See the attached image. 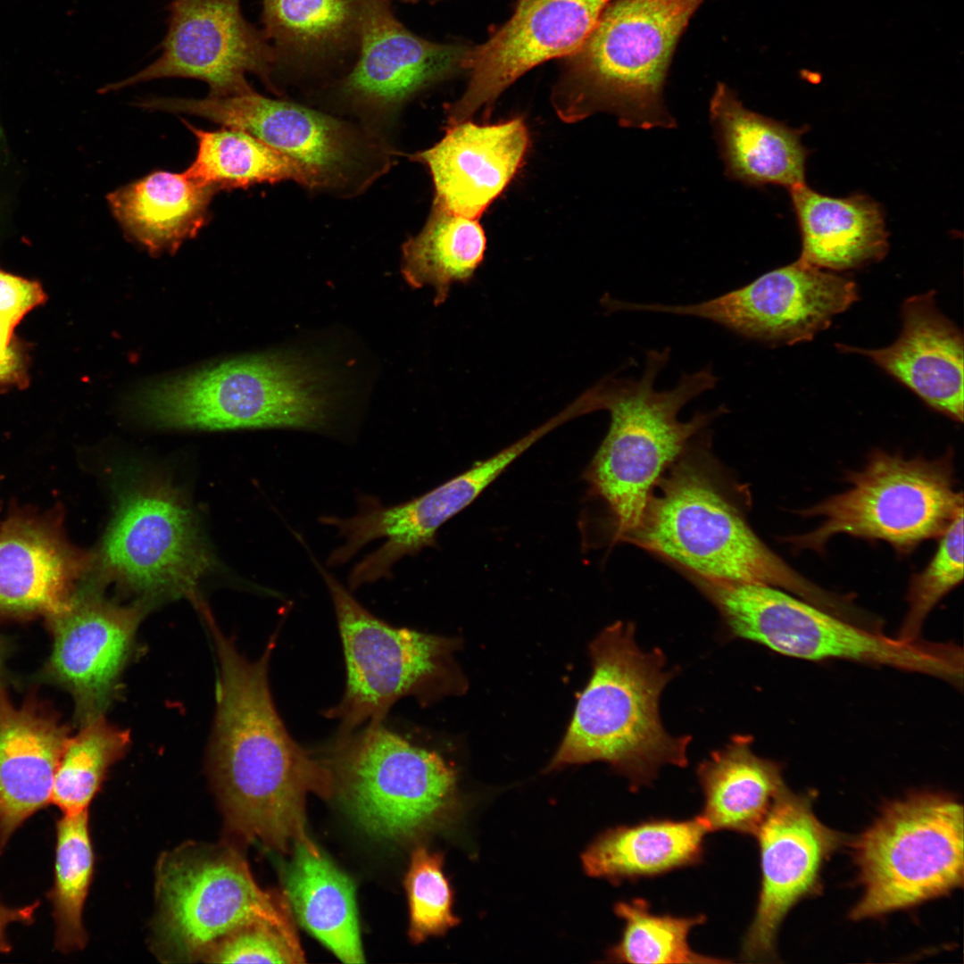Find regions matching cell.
<instances>
[{
    "mask_svg": "<svg viewBox=\"0 0 964 964\" xmlns=\"http://www.w3.org/2000/svg\"><path fill=\"white\" fill-rule=\"evenodd\" d=\"M167 10L168 30L160 56L130 77L107 85L104 92L184 78L205 82L208 96H227L253 89L246 80L249 73L275 89L276 52L262 30L244 17L241 0H171Z\"/></svg>",
    "mask_w": 964,
    "mask_h": 964,
    "instance_id": "cell-17",
    "label": "cell"
},
{
    "mask_svg": "<svg viewBox=\"0 0 964 964\" xmlns=\"http://www.w3.org/2000/svg\"><path fill=\"white\" fill-rule=\"evenodd\" d=\"M556 427L551 419L493 456L410 501L385 506L373 497L363 496L358 512L350 518L321 517L320 522L337 528L344 539L329 554L328 565L345 564L370 542L385 539L353 568L349 588L355 590L391 578L396 562L435 546L437 531L446 521L469 506L517 458Z\"/></svg>",
    "mask_w": 964,
    "mask_h": 964,
    "instance_id": "cell-14",
    "label": "cell"
},
{
    "mask_svg": "<svg viewBox=\"0 0 964 964\" xmlns=\"http://www.w3.org/2000/svg\"><path fill=\"white\" fill-rule=\"evenodd\" d=\"M858 298V287L852 280L798 259L700 303L626 302L624 308L698 317L742 337L780 345L811 340Z\"/></svg>",
    "mask_w": 964,
    "mask_h": 964,
    "instance_id": "cell-16",
    "label": "cell"
},
{
    "mask_svg": "<svg viewBox=\"0 0 964 964\" xmlns=\"http://www.w3.org/2000/svg\"><path fill=\"white\" fill-rule=\"evenodd\" d=\"M119 605L86 593L53 617V675L72 694L82 725L103 716L132 651L145 608Z\"/></svg>",
    "mask_w": 964,
    "mask_h": 964,
    "instance_id": "cell-21",
    "label": "cell"
},
{
    "mask_svg": "<svg viewBox=\"0 0 964 964\" xmlns=\"http://www.w3.org/2000/svg\"><path fill=\"white\" fill-rule=\"evenodd\" d=\"M100 553L104 578L152 602L203 601L197 587L217 564L183 493L163 475L136 471L117 486Z\"/></svg>",
    "mask_w": 964,
    "mask_h": 964,
    "instance_id": "cell-10",
    "label": "cell"
},
{
    "mask_svg": "<svg viewBox=\"0 0 964 964\" xmlns=\"http://www.w3.org/2000/svg\"><path fill=\"white\" fill-rule=\"evenodd\" d=\"M398 1H401V2H403V3H408V4H409V3H411V4H414V3H417V2H419V1H420V0H398Z\"/></svg>",
    "mask_w": 964,
    "mask_h": 964,
    "instance_id": "cell-44",
    "label": "cell"
},
{
    "mask_svg": "<svg viewBox=\"0 0 964 964\" xmlns=\"http://www.w3.org/2000/svg\"><path fill=\"white\" fill-rule=\"evenodd\" d=\"M625 541L684 566L696 578L760 583L785 590L828 612L849 609L799 574L752 530L700 466L681 461L652 494L637 528Z\"/></svg>",
    "mask_w": 964,
    "mask_h": 964,
    "instance_id": "cell-5",
    "label": "cell"
},
{
    "mask_svg": "<svg viewBox=\"0 0 964 964\" xmlns=\"http://www.w3.org/2000/svg\"><path fill=\"white\" fill-rule=\"evenodd\" d=\"M321 381L308 364L281 355L222 362L139 389L131 407L167 428H320L328 421Z\"/></svg>",
    "mask_w": 964,
    "mask_h": 964,
    "instance_id": "cell-6",
    "label": "cell"
},
{
    "mask_svg": "<svg viewBox=\"0 0 964 964\" xmlns=\"http://www.w3.org/2000/svg\"><path fill=\"white\" fill-rule=\"evenodd\" d=\"M357 46L358 59L338 91L358 107L382 112L462 68L469 50L415 35L395 17L390 0H361Z\"/></svg>",
    "mask_w": 964,
    "mask_h": 964,
    "instance_id": "cell-20",
    "label": "cell"
},
{
    "mask_svg": "<svg viewBox=\"0 0 964 964\" xmlns=\"http://www.w3.org/2000/svg\"><path fill=\"white\" fill-rule=\"evenodd\" d=\"M935 293L913 295L902 305V329L885 348L837 345L868 357L919 396L929 407L963 420V337L938 310Z\"/></svg>",
    "mask_w": 964,
    "mask_h": 964,
    "instance_id": "cell-23",
    "label": "cell"
},
{
    "mask_svg": "<svg viewBox=\"0 0 964 964\" xmlns=\"http://www.w3.org/2000/svg\"><path fill=\"white\" fill-rule=\"evenodd\" d=\"M697 580L734 637L794 658L885 665L962 684L963 652L953 644L891 638L765 584Z\"/></svg>",
    "mask_w": 964,
    "mask_h": 964,
    "instance_id": "cell-7",
    "label": "cell"
},
{
    "mask_svg": "<svg viewBox=\"0 0 964 964\" xmlns=\"http://www.w3.org/2000/svg\"><path fill=\"white\" fill-rule=\"evenodd\" d=\"M963 807L948 795L912 794L886 805L854 842L863 887L853 920L943 896L963 884Z\"/></svg>",
    "mask_w": 964,
    "mask_h": 964,
    "instance_id": "cell-11",
    "label": "cell"
},
{
    "mask_svg": "<svg viewBox=\"0 0 964 964\" xmlns=\"http://www.w3.org/2000/svg\"><path fill=\"white\" fill-rule=\"evenodd\" d=\"M208 963H304L296 929L269 923L245 926L216 943L203 959Z\"/></svg>",
    "mask_w": 964,
    "mask_h": 964,
    "instance_id": "cell-40",
    "label": "cell"
},
{
    "mask_svg": "<svg viewBox=\"0 0 964 964\" xmlns=\"http://www.w3.org/2000/svg\"><path fill=\"white\" fill-rule=\"evenodd\" d=\"M802 235L800 260L829 270L863 267L888 250L884 216L864 195L827 196L805 183L790 188Z\"/></svg>",
    "mask_w": 964,
    "mask_h": 964,
    "instance_id": "cell-27",
    "label": "cell"
},
{
    "mask_svg": "<svg viewBox=\"0 0 964 964\" xmlns=\"http://www.w3.org/2000/svg\"><path fill=\"white\" fill-rule=\"evenodd\" d=\"M361 0H262V32L278 69L309 67L357 45Z\"/></svg>",
    "mask_w": 964,
    "mask_h": 964,
    "instance_id": "cell-32",
    "label": "cell"
},
{
    "mask_svg": "<svg viewBox=\"0 0 964 964\" xmlns=\"http://www.w3.org/2000/svg\"><path fill=\"white\" fill-rule=\"evenodd\" d=\"M443 866V855L424 846H417L411 853L403 885L410 914L408 935L413 943L442 935L460 922L453 911V893Z\"/></svg>",
    "mask_w": 964,
    "mask_h": 964,
    "instance_id": "cell-38",
    "label": "cell"
},
{
    "mask_svg": "<svg viewBox=\"0 0 964 964\" xmlns=\"http://www.w3.org/2000/svg\"><path fill=\"white\" fill-rule=\"evenodd\" d=\"M129 732L103 716L83 725L68 739L54 779L50 802L63 814L87 810L108 769L129 749Z\"/></svg>",
    "mask_w": 964,
    "mask_h": 964,
    "instance_id": "cell-36",
    "label": "cell"
},
{
    "mask_svg": "<svg viewBox=\"0 0 964 964\" xmlns=\"http://www.w3.org/2000/svg\"><path fill=\"white\" fill-rule=\"evenodd\" d=\"M635 633L632 623L619 621L592 642V676L549 770L602 761L637 790L665 765L687 766L692 737L670 735L660 715L661 693L677 671L660 649L642 650Z\"/></svg>",
    "mask_w": 964,
    "mask_h": 964,
    "instance_id": "cell-2",
    "label": "cell"
},
{
    "mask_svg": "<svg viewBox=\"0 0 964 964\" xmlns=\"http://www.w3.org/2000/svg\"><path fill=\"white\" fill-rule=\"evenodd\" d=\"M485 232L478 219L434 204L421 231L403 246L402 272L415 288L434 289V303H444L454 283H467L484 259Z\"/></svg>",
    "mask_w": 964,
    "mask_h": 964,
    "instance_id": "cell-33",
    "label": "cell"
},
{
    "mask_svg": "<svg viewBox=\"0 0 964 964\" xmlns=\"http://www.w3.org/2000/svg\"><path fill=\"white\" fill-rule=\"evenodd\" d=\"M705 0H611L582 46L569 56L554 93L567 121L596 112L623 127L670 129L663 89L680 37Z\"/></svg>",
    "mask_w": 964,
    "mask_h": 964,
    "instance_id": "cell-4",
    "label": "cell"
},
{
    "mask_svg": "<svg viewBox=\"0 0 964 964\" xmlns=\"http://www.w3.org/2000/svg\"><path fill=\"white\" fill-rule=\"evenodd\" d=\"M284 875L294 918L345 963H363L355 886L319 848L297 843Z\"/></svg>",
    "mask_w": 964,
    "mask_h": 964,
    "instance_id": "cell-29",
    "label": "cell"
},
{
    "mask_svg": "<svg viewBox=\"0 0 964 964\" xmlns=\"http://www.w3.org/2000/svg\"><path fill=\"white\" fill-rule=\"evenodd\" d=\"M611 0H519L514 13L485 43L468 50L470 79L447 109L449 125L487 106L533 67L573 54Z\"/></svg>",
    "mask_w": 964,
    "mask_h": 964,
    "instance_id": "cell-18",
    "label": "cell"
},
{
    "mask_svg": "<svg viewBox=\"0 0 964 964\" xmlns=\"http://www.w3.org/2000/svg\"><path fill=\"white\" fill-rule=\"evenodd\" d=\"M315 563L334 605L346 669L344 695L324 715L340 721V733L366 721L383 722L397 701L422 694L436 677L448 643L377 618Z\"/></svg>",
    "mask_w": 964,
    "mask_h": 964,
    "instance_id": "cell-13",
    "label": "cell"
},
{
    "mask_svg": "<svg viewBox=\"0 0 964 964\" xmlns=\"http://www.w3.org/2000/svg\"><path fill=\"white\" fill-rule=\"evenodd\" d=\"M39 905V902L23 907H9L0 902V952H8L11 950L7 941L5 930L10 924L24 923L30 924L34 920V913Z\"/></svg>",
    "mask_w": 964,
    "mask_h": 964,
    "instance_id": "cell-43",
    "label": "cell"
},
{
    "mask_svg": "<svg viewBox=\"0 0 964 964\" xmlns=\"http://www.w3.org/2000/svg\"><path fill=\"white\" fill-rule=\"evenodd\" d=\"M710 829L697 815L686 820L650 819L605 830L581 856L586 875L612 884L652 877L699 864Z\"/></svg>",
    "mask_w": 964,
    "mask_h": 964,
    "instance_id": "cell-31",
    "label": "cell"
},
{
    "mask_svg": "<svg viewBox=\"0 0 964 964\" xmlns=\"http://www.w3.org/2000/svg\"><path fill=\"white\" fill-rule=\"evenodd\" d=\"M755 836L761 883L753 919L744 935L745 961H773L776 940L785 917L818 886L824 862L842 836L814 814L805 796L785 790L775 801Z\"/></svg>",
    "mask_w": 964,
    "mask_h": 964,
    "instance_id": "cell-19",
    "label": "cell"
},
{
    "mask_svg": "<svg viewBox=\"0 0 964 964\" xmlns=\"http://www.w3.org/2000/svg\"><path fill=\"white\" fill-rule=\"evenodd\" d=\"M963 578V512L941 536L939 545L927 567L916 574L907 594L909 608L898 638L914 641L926 618L937 602Z\"/></svg>",
    "mask_w": 964,
    "mask_h": 964,
    "instance_id": "cell-39",
    "label": "cell"
},
{
    "mask_svg": "<svg viewBox=\"0 0 964 964\" xmlns=\"http://www.w3.org/2000/svg\"><path fill=\"white\" fill-rule=\"evenodd\" d=\"M218 191L185 172L157 170L107 195L125 233L151 253L176 251L205 225Z\"/></svg>",
    "mask_w": 964,
    "mask_h": 964,
    "instance_id": "cell-30",
    "label": "cell"
},
{
    "mask_svg": "<svg viewBox=\"0 0 964 964\" xmlns=\"http://www.w3.org/2000/svg\"><path fill=\"white\" fill-rule=\"evenodd\" d=\"M149 110L199 116L244 131L301 165L313 189H345L356 179H371L370 157L378 150L358 129L335 117L253 89L202 99L149 98Z\"/></svg>",
    "mask_w": 964,
    "mask_h": 964,
    "instance_id": "cell-15",
    "label": "cell"
},
{
    "mask_svg": "<svg viewBox=\"0 0 964 964\" xmlns=\"http://www.w3.org/2000/svg\"><path fill=\"white\" fill-rule=\"evenodd\" d=\"M751 735H736L696 769L704 796L699 816L710 832L754 835L777 797L787 789L780 766L752 750Z\"/></svg>",
    "mask_w": 964,
    "mask_h": 964,
    "instance_id": "cell-28",
    "label": "cell"
},
{
    "mask_svg": "<svg viewBox=\"0 0 964 964\" xmlns=\"http://www.w3.org/2000/svg\"><path fill=\"white\" fill-rule=\"evenodd\" d=\"M68 729L36 704L15 707L0 688V850L51 801Z\"/></svg>",
    "mask_w": 964,
    "mask_h": 964,
    "instance_id": "cell-24",
    "label": "cell"
},
{
    "mask_svg": "<svg viewBox=\"0 0 964 964\" xmlns=\"http://www.w3.org/2000/svg\"><path fill=\"white\" fill-rule=\"evenodd\" d=\"M322 752L333 794L372 836L412 843L456 810L454 770L436 752L411 744L383 722L338 732Z\"/></svg>",
    "mask_w": 964,
    "mask_h": 964,
    "instance_id": "cell-8",
    "label": "cell"
},
{
    "mask_svg": "<svg viewBox=\"0 0 964 964\" xmlns=\"http://www.w3.org/2000/svg\"><path fill=\"white\" fill-rule=\"evenodd\" d=\"M184 123L197 140L196 156L184 172L199 183L217 191L282 180L313 188L301 165L250 134L228 128L206 131Z\"/></svg>",
    "mask_w": 964,
    "mask_h": 964,
    "instance_id": "cell-34",
    "label": "cell"
},
{
    "mask_svg": "<svg viewBox=\"0 0 964 964\" xmlns=\"http://www.w3.org/2000/svg\"><path fill=\"white\" fill-rule=\"evenodd\" d=\"M81 569V559L49 528L9 520L0 531V613H64Z\"/></svg>",
    "mask_w": 964,
    "mask_h": 964,
    "instance_id": "cell-25",
    "label": "cell"
},
{
    "mask_svg": "<svg viewBox=\"0 0 964 964\" xmlns=\"http://www.w3.org/2000/svg\"><path fill=\"white\" fill-rule=\"evenodd\" d=\"M154 944L166 961L203 960L231 933L255 923L295 929L284 892L263 890L229 845L185 844L159 860Z\"/></svg>",
    "mask_w": 964,
    "mask_h": 964,
    "instance_id": "cell-9",
    "label": "cell"
},
{
    "mask_svg": "<svg viewBox=\"0 0 964 964\" xmlns=\"http://www.w3.org/2000/svg\"><path fill=\"white\" fill-rule=\"evenodd\" d=\"M669 348L646 353L638 378L607 377L594 386L597 410L611 415L609 430L586 471L592 491L613 517L614 537L624 540L639 526L662 472L686 450L693 437L719 415L725 405L695 413H678L689 402L713 389L719 378L711 365L683 373L677 386L659 391L656 378L669 360Z\"/></svg>",
    "mask_w": 964,
    "mask_h": 964,
    "instance_id": "cell-3",
    "label": "cell"
},
{
    "mask_svg": "<svg viewBox=\"0 0 964 964\" xmlns=\"http://www.w3.org/2000/svg\"><path fill=\"white\" fill-rule=\"evenodd\" d=\"M42 285L0 268V320L17 327L24 317L46 301Z\"/></svg>",
    "mask_w": 964,
    "mask_h": 964,
    "instance_id": "cell-41",
    "label": "cell"
},
{
    "mask_svg": "<svg viewBox=\"0 0 964 964\" xmlns=\"http://www.w3.org/2000/svg\"><path fill=\"white\" fill-rule=\"evenodd\" d=\"M201 616L219 664L209 766L229 828L282 852L297 843L312 844L305 825L307 794L330 798L332 781L320 759L292 738L276 710L268 668L277 635L250 661L209 610Z\"/></svg>",
    "mask_w": 964,
    "mask_h": 964,
    "instance_id": "cell-1",
    "label": "cell"
},
{
    "mask_svg": "<svg viewBox=\"0 0 964 964\" xmlns=\"http://www.w3.org/2000/svg\"><path fill=\"white\" fill-rule=\"evenodd\" d=\"M615 914L624 921L620 940L607 952L611 962L622 963H726L727 960L695 952L688 943L692 928L706 921L702 914L693 917L660 915L651 911L648 902L634 899L619 902Z\"/></svg>",
    "mask_w": 964,
    "mask_h": 964,
    "instance_id": "cell-37",
    "label": "cell"
},
{
    "mask_svg": "<svg viewBox=\"0 0 964 964\" xmlns=\"http://www.w3.org/2000/svg\"><path fill=\"white\" fill-rule=\"evenodd\" d=\"M710 118L729 179L789 189L804 184L806 150L800 130L748 110L722 82L711 98Z\"/></svg>",
    "mask_w": 964,
    "mask_h": 964,
    "instance_id": "cell-26",
    "label": "cell"
},
{
    "mask_svg": "<svg viewBox=\"0 0 964 964\" xmlns=\"http://www.w3.org/2000/svg\"><path fill=\"white\" fill-rule=\"evenodd\" d=\"M849 486L800 511L820 518L812 530L791 537L800 549L821 552L838 535L882 540L900 553L941 537L963 512L950 456L928 461L876 451Z\"/></svg>",
    "mask_w": 964,
    "mask_h": 964,
    "instance_id": "cell-12",
    "label": "cell"
},
{
    "mask_svg": "<svg viewBox=\"0 0 964 964\" xmlns=\"http://www.w3.org/2000/svg\"><path fill=\"white\" fill-rule=\"evenodd\" d=\"M16 327L0 320V387L22 389L29 386L28 345L15 336Z\"/></svg>",
    "mask_w": 964,
    "mask_h": 964,
    "instance_id": "cell-42",
    "label": "cell"
},
{
    "mask_svg": "<svg viewBox=\"0 0 964 964\" xmlns=\"http://www.w3.org/2000/svg\"><path fill=\"white\" fill-rule=\"evenodd\" d=\"M94 870L87 810L63 814L56 823L54 881L48 898L55 922V946L62 952L87 943L82 910Z\"/></svg>",
    "mask_w": 964,
    "mask_h": 964,
    "instance_id": "cell-35",
    "label": "cell"
},
{
    "mask_svg": "<svg viewBox=\"0 0 964 964\" xmlns=\"http://www.w3.org/2000/svg\"><path fill=\"white\" fill-rule=\"evenodd\" d=\"M528 146L524 121L491 125L461 121L413 157L425 164L435 187L434 204L478 219L520 168Z\"/></svg>",
    "mask_w": 964,
    "mask_h": 964,
    "instance_id": "cell-22",
    "label": "cell"
}]
</instances>
